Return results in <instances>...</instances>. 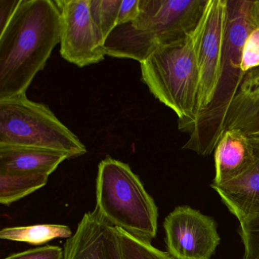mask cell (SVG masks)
Masks as SVG:
<instances>
[{"instance_id":"6da1fadb","label":"cell","mask_w":259,"mask_h":259,"mask_svg":"<svg viewBox=\"0 0 259 259\" xmlns=\"http://www.w3.org/2000/svg\"><path fill=\"white\" fill-rule=\"evenodd\" d=\"M61 28L55 0H21L0 32V100L26 94L60 44Z\"/></svg>"},{"instance_id":"7a4b0ae2","label":"cell","mask_w":259,"mask_h":259,"mask_svg":"<svg viewBox=\"0 0 259 259\" xmlns=\"http://www.w3.org/2000/svg\"><path fill=\"white\" fill-rule=\"evenodd\" d=\"M207 8L208 4L198 25L189 34L159 47L140 63L143 82L155 98L176 113L179 130L188 134L197 117L198 52Z\"/></svg>"},{"instance_id":"3957f363","label":"cell","mask_w":259,"mask_h":259,"mask_svg":"<svg viewBox=\"0 0 259 259\" xmlns=\"http://www.w3.org/2000/svg\"><path fill=\"white\" fill-rule=\"evenodd\" d=\"M208 0H139V14L116 27L106 40V54L142 63L157 48L185 37L196 27Z\"/></svg>"},{"instance_id":"277c9868","label":"cell","mask_w":259,"mask_h":259,"mask_svg":"<svg viewBox=\"0 0 259 259\" xmlns=\"http://www.w3.org/2000/svg\"><path fill=\"white\" fill-rule=\"evenodd\" d=\"M248 0H228V22L224 42L222 72L213 101L197 116L183 149L200 155L211 154L224 133L227 112L245 74L241 69L242 49L252 29Z\"/></svg>"},{"instance_id":"5b68a950","label":"cell","mask_w":259,"mask_h":259,"mask_svg":"<svg viewBox=\"0 0 259 259\" xmlns=\"http://www.w3.org/2000/svg\"><path fill=\"white\" fill-rule=\"evenodd\" d=\"M95 208L113 227L151 242L157 233V207L130 165L112 157L98 166Z\"/></svg>"},{"instance_id":"8992f818","label":"cell","mask_w":259,"mask_h":259,"mask_svg":"<svg viewBox=\"0 0 259 259\" xmlns=\"http://www.w3.org/2000/svg\"><path fill=\"white\" fill-rule=\"evenodd\" d=\"M0 144L60 151L70 158L87 153L48 106L31 101L26 94L0 100Z\"/></svg>"},{"instance_id":"52a82bcc","label":"cell","mask_w":259,"mask_h":259,"mask_svg":"<svg viewBox=\"0 0 259 259\" xmlns=\"http://www.w3.org/2000/svg\"><path fill=\"white\" fill-rule=\"evenodd\" d=\"M163 227L168 252L176 259H210L221 242L213 218L189 206L176 207Z\"/></svg>"},{"instance_id":"ba28073f","label":"cell","mask_w":259,"mask_h":259,"mask_svg":"<svg viewBox=\"0 0 259 259\" xmlns=\"http://www.w3.org/2000/svg\"><path fill=\"white\" fill-rule=\"evenodd\" d=\"M91 0H55L61 16L60 55L82 68L104 60L105 48L97 37Z\"/></svg>"},{"instance_id":"9c48e42d","label":"cell","mask_w":259,"mask_h":259,"mask_svg":"<svg viewBox=\"0 0 259 259\" xmlns=\"http://www.w3.org/2000/svg\"><path fill=\"white\" fill-rule=\"evenodd\" d=\"M227 22L228 0H209L207 22L198 52L197 116L213 101L221 78Z\"/></svg>"},{"instance_id":"30bf717a","label":"cell","mask_w":259,"mask_h":259,"mask_svg":"<svg viewBox=\"0 0 259 259\" xmlns=\"http://www.w3.org/2000/svg\"><path fill=\"white\" fill-rule=\"evenodd\" d=\"M63 259H121L116 227L96 208L84 213L72 237L63 247Z\"/></svg>"},{"instance_id":"8fae6325","label":"cell","mask_w":259,"mask_h":259,"mask_svg":"<svg viewBox=\"0 0 259 259\" xmlns=\"http://www.w3.org/2000/svg\"><path fill=\"white\" fill-rule=\"evenodd\" d=\"M254 161L250 137L240 130H226L214 150L215 177L210 186H221L238 178Z\"/></svg>"},{"instance_id":"7c38bea8","label":"cell","mask_w":259,"mask_h":259,"mask_svg":"<svg viewBox=\"0 0 259 259\" xmlns=\"http://www.w3.org/2000/svg\"><path fill=\"white\" fill-rule=\"evenodd\" d=\"M254 161L240 177L221 186H210L239 221L259 214V137H250Z\"/></svg>"},{"instance_id":"4fadbf2b","label":"cell","mask_w":259,"mask_h":259,"mask_svg":"<svg viewBox=\"0 0 259 259\" xmlns=\"http://www.w3.org/2000/svg\"><path fill=\"white\" fill-rule=\"evenodd\" d=\"M227 130L259 137V66L244 75L226 116L224 132Z\"/></svg>"},{"instance_id":"5bb4252c","label":"cell","mask_w":259,"mask_h":259,"mask_svg":"<svg viewBox=\"0 0 259 259\" xmlns=\"http://www.w3.org/2000/svg\"><path fill=\"white\" fill-rule=\"evenodd\" d=\"M70 156L43 148L0 144V172L51 175Z\"/></svg>"},{"instance_id":"9a60e30c","label":"cell","mask_w":259,"mask_h":259,"mask_svg":"<svg viewBox=\"0 0 259 259\" xmlns=\"http://www.w3.org/2000/svg\"><path fill=\"white\" fill-rule=\"evenodd\" d=\"M45 174L0 172V203L10 205L46 186Z\"/></svg>"},{"instance_id":"2e32d148","label":"cell","mask_w":259,"mask_h":259,"mask_svg":"<svg viewBox=\"0 0 259 259\" xmlns=\"http://www.w3.org/2000/svg\"><path fill=\"white\" fill-rule=\"evenodd\" d=\"M69 227L62 224H37L25 227H7L0 231V238L5 240L27 242L38 245L57 238L69 239L72 237Z\"/></svg>"},{"instance_id":"e0dca14e","label":"cell","mask_w":259,"mask_h":259,"mask_svg":"<svg viewBox=\"0 0 259 259\" xmlns=\"http://www.w3.org/2000/svg\"><path fill=\"white\" fill-rule=\"evenodd\" d=\"M122 0H91L90 12L97 37L101 45L118 26Z\"/></svg>"},{"instance_id":"ac0fdd59","label":"cell","mask_w":259,"mask_h":259,"mask_svg":"<svg viewBox=\"0 0 259 259\" xmlns=\"http://www.w3.org/2000/svg\"><path fill=\"white\" fill-rule=\"evenodd\" d=\"M120 245L121 259H176L169 252L160 251L151 242L135 237L117 228Z\"/></svg>"},{"instance_id":"d6986e66","label":"cell","mask_w":259,"mask_h":259,"mask_svg":"<svg viewBox=\"0 0 259 259\" xmlns=\"http://www.w3.org/2000/svg\"><path fill=\"white\" fill-rule=\"evenodd\" d=\"M239 221V234L245 247L244 259H259V214Z\"/></svg>"},{"instance_id":"ffe728a7","label":"cell","mask_w":259,"mask_h":259,"mask_svg":"<svg viewBox=\"0 0 259 259\" xmlns=\"http://www.w3.org/2000/svg\"><path fill=\"white\" fill-rule=\"evenodd\" d=\"M259 66V28H252L250 31L241 59V69L244 74Z\"/></svg>"},{"instance_id":"44dd1931","label":"cell","mask_w":259,"mask_h":259,"mask_svg":"<svg viewBox=\"0 0 259 259\" xmlns=\"http://www.w3.org/2000/svg\"><path fill=\"white\" fill-rule=\"evenodd\" d=\"M64 251L57 245H45L14 253L3 259H63Z\"/></svg>"},{"instance_id":"7402d4cb","label":"cell","mask_w":259,"mask_h":259,"mask_svg":"<svg viewBox=\"0 0 259 259\" xmlns=\"http://www.w3.org/2000/svg\"><path fill=\"white\" fill-rule=\"evenodd\" d=\"M139 14V0H122L118 18V26L134 21Z\"/></svg>"},{"instance_id":"603a6c76","label":"cell","mask_w":259,"mask_h":259,"mask_svg":"<svg viewBox=\"0 0 259 259\" xmlns=\"http://www.w3.org/2000/svg\"><path fill=\"white\" fill-rule=\"evenodd\" d=\"M21 0H0V32L8 25Z\"/></svg>"},{"instance_id":"cb8c5ba5","label":"cell","mask_w":259,"mask_h":259,"mask_svg":"<svg viewBox=\"0 0 259 259\" xmlns=\"http://www.w3.org/2000/svg\"><path fill=\"white\" fill-rule=\"evenodd\" d=\"M248 18L252 28H259V0L250 1Z\"/></svg>"}]
</instances>
